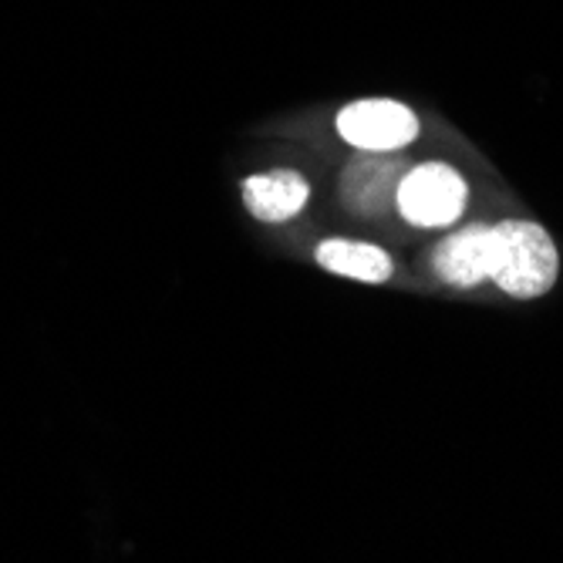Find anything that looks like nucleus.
<instances>
[{
	"label": "nucleus",
	"instance_id": "obj_1",
	"mask_svg": "<svg viewBox=\"0 0 563 563\" xmlns=\"http://www.w3.org/2000/svg\"><path fill=\"white\" fill-rule=\"evenodd\" d=\"M560 271L550 233L527 220L493 227V267L489 280L514 297H540L553 287Z\"/></svg>",
	"mask_w": 563,
	"mask_h": 563
},
{
	"label": "nucleus",
	"instance_id": "obj_2",
	"mask_svg": "<svg viewBox=\"0 0 563 563\" xmlns=\"http://www.w3.org/2000/svg\"><path fill=\"white\" fill-rule=\"evenodd\" d=\"M395 207L412 227H449L466 210V179L442 163L416 166L401 176Z\"/></svg>",
	"mask_w": 563,
	"mask_h": 563
},
{
	"label": "nucleus",
	"instance_id": "obj_3",
	"mask_svg": "<svg viewBox=\"0 0 563 563\" xmlns=\"http://www.w3.org/2000/svg\"><path fill=\"white\" fill-rule=\"evenodd\" d=\"M338 132L344 142L365 152H395L419 135V119L401 101L365 98L338 115Z\"/></svg>",
	"mask_w": 563,
	"mask_h": 563
},
{
	"label": "nucleus",
	"instance_id": "obj_4",
	"mask_svg": "<svg viewBox=\"0 0 563 563\" xmlns=\"http://www.w3.org/2000/svg\"><path fill=\"white\" fill-rule=\"evenodd\" d=\"M401 176H405V169L398 159L385 156V152H368V156H362L344 169L341 196L347 207L357 210L362 217H382L398 196Z\"/></svg>",
	"mask_w": 563,
	"mask_h": 563
},
{
	"label": "nucleus",
	"instance_id": "obj_5",
	"mask_svg": "<svg viewBox=\"0 0 563 563\" xmlns=\"http://www.w3.org/2000/svg\"><path fill=\"white\" fill-rule=\"evenodd\" d=\"M435 274L449 287H476L493 267V227H466L445 236L432 257Z\"/></svg>",
	"mask_w": 563,
	"mask_h": 563
},
{
	"label": "nucleus",
	"instance_id": "obj_6",
	"mask_svg": "<svg viewBox=\"0 0 563 563\" xmlns=\"http://www.w3.org/2000/svg\"><path fill=\"white\" fill-rule=\"evenodd\" d=\"M243 202L264 223H284L307 202V179L300 173H261L243 183Z\"/></svg>",
	"mask_w": 563,
	"mask_h": 563
},
{
	"label": "nucleus",
	"instance_id": "obj_7",
	"mask_svg": "<svg viewBox=\"0 0 563 563\" xmlns=\"http://www.w3.org/2000/svg\"><path fill=\"white\" fill-rule=\"evenodd\" d=\"M318 264L331 274L382 284L391 277V257L372 243H351V240H328L318 246Z\"/></svg>",
	"mask_w": 563,
	"mask_h": 563
}]
</instances>
